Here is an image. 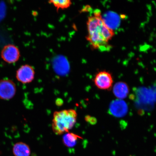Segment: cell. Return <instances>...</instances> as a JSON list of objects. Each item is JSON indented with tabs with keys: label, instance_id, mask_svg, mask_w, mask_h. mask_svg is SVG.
Listing matches in <instances>:
<instances>
[{
	"label": "cell",
	"instance_id": "52a82bcc",
	"mask_svg": "<svg viewBox=\"0 0 156 156\" xmlns=\"http://www.w3.org/2000/svg\"><path fill=\"white\" fill-rule=\"evenodd\" d=\"M128 108L126 103L122 99H116L111 103L109 112L112 115L116 117H122L127 112Z\"/></svg>",
	"mask_w": 156,
	"mask_h": 156
},
{
	"label": "cell",
	"instance_id": "7c38bea8",
	"mask_svg": "<svg viewBox=\"0 0 156 156\" xmlns=\"http://www.w3.org/2000/svg\"><path fill=\"white\" fill-rule=\"evenodd\" d=\"M49 3L51 4L56 8L57 11L59 9H67L72 5V2L70 0H57L50 1Z\"/></svg>",
	"mask_w": 156,
	"mask_h": 156
},
{
	"label": "cell",
	"instance_id": "277c9868",
	"mask_svg": "<svg viewBox=\"0 0 156 156\" xmlns=\"http://www.w3.org/2000/svg\"><path fill=\"white\" fill-rule=\"evenodd\" d=\"M113 81L112 74L105 71L98 73L94 80L95 85L98 88L103 90H110L112 89Z\"/></svg>",
	"mask_w": 156,
	"mask_h": 156
},
{
	"label": "cell",
	"instance_id": "30bf717a",
	"mask_svg": "<svg viewBox=\"0 0 156 156\" xmlns=\"http://www.w3.org/2000/svg\"><path fill=\"white\" fill-rule=\"evenodd\" d=\"M12 152L15 156H30L31 151L30 147L23 142H18L13 145Z\"/></svg>",
	"mask_w": 156,
	"mask_h": 156
},
{
	"label": "cell",
	"instance_id": "9c48e42d",
	"mask_svg": "<svg viewBox=\"0 0 156 156\" xmlns=\"http://www.w3.org/2000/svg\"><path fill=\"white\" fill-rule=\"evenodd\" d=\"M113 92L117 98L122 99L126 98L129 93V88L127 84L123 82H119L114 85Z\"/></svg>",
	"mask_w": 156,
	"mask_h": 156
},
{
	"label": "cell",
	"instance_id": "6da1fadb",
	"mask_svg": "<svg viewBox=\"0 0 156 156\" xmlns=\"http://www.w3.org/2000/svg\"><path fill=\"white\" fill-rule=\"evenodd\" d=\"M87 27V40L93 49L106 51L112 48L109 41L115 35L114 31L105 24L99 10H95L88 17Z\"/></svg>",
	"mask_w": 156,
	"mask_h": 156
},
{
	"label": "cell",
	"instance_id": "3957f363",
	"mask_svg": "<svg viewBox=\"0 0 156 156\" xmlns=\"http://www.w3.org/2000/svg\"><path fill=\"white\" fill-rule=\"evenodd\" d=\"M16 90L15 84L11 80H0V99L9 100L13 98L16 94Z\"/></svg>",
	"mask_w": 156,
	"mask_h": 156
},
{
	"label": "cell",
	"instance_id": "5b68a950",
	"mask_svg": "<svg viewBox=\"0 0 156 156\" xmlns=\"http://www.w3.org/2000/svg\"><path fill=\"white\" fill-rule=\"evenodd\" d=\"M20 52L16 46L12 44L5 46L1 52V58L8 63H13L18 61L20 57Z\"/></svg>",
	"mask_w": 156,
	"mask_h": 156
},
{
	"label": "cell",
	"instance_id": "7a4b0ae2",
	"mask_svg": "<svg viewBox=\"0 0 156 156\" xmlns=\"http://www.w3.org/2000/svg\"><path fill=\"white\" fill-rule=\"evenodd\" d=\"M77 114L73 109L57 111L53 114L52 129L57 135L69 132L76 122Z\"/></svg>",
	"mask_w": 156,
	"mask_h": 156
},
{
	"label": "cell",
	"instance_id": "8992f818",
	"mask_svg": "<svg viewBox=\"0 0 156 156\" xmlns=\"http://www.w3.org/2000/svg\"><path fill=\"white\" fill-rule=\"evenodd\" d=\"M35 73L34 68L32 66L25 64L21 66L17 70L16 76L20 82L27 84L34 80Z\"/></svg>",
	"mask_w": 156,
	"mask_h": 156
},
{
	"label": "cell",
	"instance_id": "8fae6325",
	"mask_svg": "<svg viewBox=\"0 0 156 156\" xmlns=\"http://www.w3.org/2000/svg\"><path fill=\"white\" fill-rule=\"evenodd\" d=\"M81 136L73 133L68 132L64 134L62 140L64 145L69 148H72L75 146L78 140L82 139Z\"/></svg>",
	"mask_w": 156,
	"mask_h": 156
},
{
	"label": "cell",
	"instance_id": "ba28073f",
	"mask_svg": "<svg viewBox=\"0 0 156 156\" xmlns=\"http://www.w3.org/2000/svg\"><path fill=\"white\" fill-rule=\"evenodd\" d=\"M103 21L108 28L114 30L120 24V18L118 14L113 12H108L102 16Z\"/></svg>",
	"mask_w": 156,
	"mask_h": 156
}]
</instances>
